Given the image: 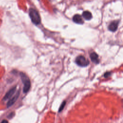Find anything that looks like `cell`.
I'll return each mask as SVG.
<instances>
[{
  "mask_svg": "<svg viewBox=\"0 0 123 123\" xmlns=\"http://www.w3.org/2000/svg\"><path fill=\"white\" fill-rule=\"evenodd\" d=\"M29 15L31 21L33 24L38 25L40 23V17L38 12L36 10L33 8H30L29 10Z\"/></svg>",
  "mask_w": 123,
  "mask_h": 123,
  "instance_id": "obj_1",
  "label": "cell"
},
{
  "mask_svg": "<svg viewBox=\"0 0 123 123\" xmlns=\"http://www.w3.org/2000/svg\"><path fill=\"white\" fill-rule=\"evenodd\" d=\"M22 81L24 84L23 92L25 93H27L30 89L31 86V83L28 77L24 73L21 72L20 73Z\"/></svg>",
  "mask_w": 123,
  "mask_h": 123,
  "instance_id": "obj_2",
  "label": "cell"
},
{
  "mask_svg": "<svg viewBox=\"0 0 123 123\" xmlns=\"http://www.w3.org/2000/svg\"><path fill=\"white\" fill-rule=\"evenodd\" d=\"M75 62L78 66L81 67L87 66L89 63V61L83 55H79L77 56L75 59Z\"/></svg>",
  "mask_w": 123,
  "mask_h": 123,
  "instance_id": "obj_3",
  "label": "cell"
},
{
  "mask_svg": "<svg viewBox=\"0 0 123 123\" xmlns=\"http://www.w3.org/2000/svg\"><path fill=\"white\" fill-rule=\"evenodd\" d=\"M16 86H15L13 87H12L11 89H10L7 92V93L5 94V95L4 96V97H3L2 100H6L8 99H9L10 98H11V97L14 94V93H15V91H16Z\"/></svg>",
  "mask_w": 123,
  "mask_h": 123,
  "instance_id": "obj_4",
  "label": "cell"
},
{
  "mask_svg": "<svg viewBox=\"0 0 123 123\" xmlns=\"http://www.w3.org/2000/svg\"><path fill=\"white\" fill-rule=\"evenodd\" d=\"M20 95V90L18 91V92L16 93V94L11 99L9 100V101L7 102V108H9L12 106L16 101V100L18 99L19 96Z\"/></svg>",
  "mask_w": 123,
  "mask_h": 123,
  "instance_id": "obj_5",
  "label": "cell"
},
{
  "mask_svg": "<svg viewBox=\"0 0 123 123\" xmlns=\"http://www.w3.org/2000/svg\"><path fill=\"white\" fill-rule=\"evenodd\" d=\"M119 25V21H113L110 23L108 26V29L111 32H115L117 29Z\"/></svg>",
  "mask_w": 123,
  "mask_h": 123,
  "instance_id": "obj_6",
  "label": "cell"
},
{
  "mask_svg": "<svg viewBox=\"0 0 123 123\" xmlns=\"http://www.w3.org/2000/svg\"><path fill=\"white\" fill-rule=\"evenodd\" d=\"M90 58L92 62L96 64H98L99 62L98 55L95 52H93L90 54Z\"/></svg>",
  "mask_w": 123,
  "mask_h": 123,
  "instance_id": "obj_7",
  "label": "cell"
},
{
  "mask_svg": "<svg viewBox=\"0 0 123 123\" xmlns=\"http://www.w3.org/2000/svg\"><path fill=\"white\" fill-rule=\"evenodd\" d=\"M73 21L78 24H83L84 21L81 17V16L79 14H75L73 17Z\"/></svg>",
  "mask_w": 123,
  "mask_h": 123,
  "instance_id": "obj_8",
  "label": "cell"
},
{
  "mask_svg": "<svg viewBox=\"0 0 123 123\" xmlns=\"http://www.w3.org/2000/svg\"><path fill=\"white\" fill-rule=\"evenodd\" d=\"M82 16L86 20H90L92 18V15L91 13L87 11H86L83 12L82 13Z\"/></svg>",
  "mask_w": 123,
  "mask_h": 123,
  "instance_id": "obj_9",
  "label": "cell"
},
{
  "mask_svg": "<svg viewBox=\"0 0 123 123\" xmlns=\"http://www.w3.org/2000/svg\"><path fill=\"white\" fill-rule=\"evenodd\" d=\"M65 103H66V101H64L62 102V103L61 106L60 107V108H59V112H61L63 109V108L64 107L65 105Z\"/></svg>",
  "mask_w": 123,
  "mask_h": 123,
  "instance_id": "obj_10",
  "label": "cell"
},
{
  "mask_svg": "<svg viewBox=\"0 0 123 123\" xmlns=\"http://www.w3.org/2000/svg\"><path fill=\"white\" fill-rule=\"evenodd\" d=\"M111 72H106L104 74V76L105 77H108L110 76L111 75Z\"/></svg>",
  "mask_w": 123,
  "mask_h": 123,
  "instance_id": "obj_11",
  "label": "cell"
},
{
  "mask_svg": "<svg viewBox=\"0 0 123 123\" xmlns=\"http://www.w3.org/2000/svg\"><path fill=\"white\" fill-rule=\"evenodd\" d=\"M13 116H14V113H13V112H12V113H11L9 115V116H8V117L9 118H12Z\"/></svg>",
  "mask_w": 123,
  "mask_h": 123,
  "instance_id": "obj_12",
  "label": "cell"
},
{
  "mask_svg": "<svg viewBox=\"0 0 123 123\" xmlns=\"http://www.w3.org/2000/svg\"><path fill=\"white\" fill-rule=\"evenodd\" d=\"M1 123H8V121H6V120H3V121L1 122Z\"/></svg>",
  "mask_w": 123,
  "mask_h": 123,
  "instance_id": "obj_13",
  "label": "cell"
}]
</instances>
